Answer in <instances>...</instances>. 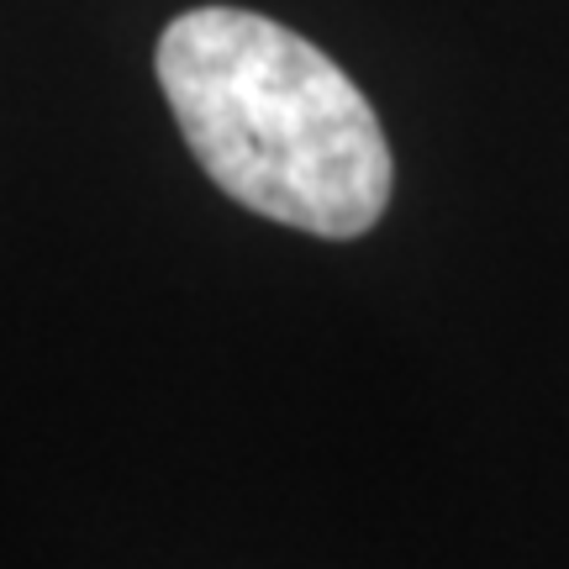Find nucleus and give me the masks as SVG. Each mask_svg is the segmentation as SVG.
Here are the masks:
<instances>
[{
    "label": "nucleus",
    "mask_w": 569,
    "mask_h": 569,
    "mask_svg": "<svg viewBox=\"0 0 569 569\" xmlns=\"http://www.w3.org/2000/svg\"><path fill=\"white\" fill-rule=\"evenodd\" d=\"M153 69L206 180L238 206L332 243L386 217L396 163L380 117L301 32L201 6L163 27Z\"/></svg>",
    "instance_id": "1"
}]
</instances>
